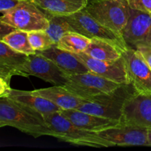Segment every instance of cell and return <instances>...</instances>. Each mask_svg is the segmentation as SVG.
Wrapping results in <instances>:
<instances>
[{
    "instance_id": "1",
    "label": "cell",
    "mask_w": 151,
    "mask_h": 151,
    "mask_svg": "<svg viewBox=\"0 0 151 151\" xmlns=\"http://www.w3.org/2000/svg\"><path fill=\"white\" fill-rule=\"evenodd\" d=\"M10 126L34 138L52 136L44 116L8 97H0V127Z\"/></svg>"
},
{
    "instance_id": "2",
    "label": "cell",
    "mask_w": 151,
    "mask_h": 151,
    "mask_svg": "<svg viewBox=\"0 0 151 151\" xmlns=\"http://www.w3.org/2000/svg\"><path fill=\"white\" fill-rule=\"evenodd\" d=\"M43 116L52 131V137L60 141L92 147H114L112 143L100 137L96 132L86 131L75 125L60 111Z\"/></svg>"
},
{
    "instance_id": "3",
    "label": "cell",
    "mask_w": 151,
    "mask_h": 151,
    "mask_svg": "<svg viewBox=\"0 0 151 151\" xmlns=\"http://www.w3.org/2000/svg\"><path fill=\"white\" fill-rule=\"evenodd\" d=\"M136 92L132 84L123 83L111 92L92 97L78 110L122 122L124 106Z\"/></svg>"
},
{
    "instance_id": "4",
    "label": "cell",
    "mask_w": 151,
    "mask_h": 151,
    "mask_svg": "<svg viewBox=\"0 0 151 151\" xmlns=\"http://www.w3.org/2000/svg\"><path fill=\"white\" fill-rule=\"evenodd\" d=\"M85 10L101 24L119 35L131 15L127 0H93L88 1Z\"/></svg>"
},
{
    "instance_id": "5",
    "label": "cell",
    "mask_w": 151,
    "mask_h": 151,
    "mask_svg": "<svg viewBox=\"0 0 151 151\" xmlns=\"http://www.w3.org/2000/svg\"><path fill=\"white\" fill-rule=\"evenodd\" d=\"M0 22L26 32L46 30L49 26L47 13L32 1H22L16 7L2 15Z\"/></svg>"
},
{
    "instance_id": "6",
    "label": "cell",
    "mask_w": 151,
    "mask_h": 151,
    "mask_svg": "<svg viewBox=\"0 0 151 151\" xmlns=\"http://www.w3.org/2000/svg\"><path fill=\"white\" fill-rule=\"evenodd\" d=\"M66 78L67 82L63 86L72 94L87 100L100 94L111 92L122 85L91 72L66 75Z\"/></svg>"
},
{
    "instance_id": "7",
    "label": "cell",
    "mask_w": 151,
    "mask_h": 151,
    "mask_svg": "<svg viewBox=\"0 0 151 151\" xmlns=\"http://www.w3.org/2000/svg\"><path fill=\"white\" fill-rule=\"evenodd\" d=\"M75 32L87 38L107 40L119 47L122 51L128 48L122 36L109 29L93 18L85 8L74 14L65 16Z\"/></svg>"
},
{
    "instance_id": "8",
    "label": "cell",
    "mask_w": 151,
    "mask_h": 151,
    "mask_svg": "<svg viewBox=\"0 0 151 151\" xmlns=\"http://www.w3.org/2000/svg\"><path fill=\"white\" fill-rule=\"evenodd\" d=\"M17 75L35 76L58 86H63L67 82L66 74L54 62L38 52L28 55L27 60L19 69Z\"/></svg>"
},
{
    "instance_id": "9",
    "label": "cell",
    "mask_w": 151,
    "mask_h": 151,
    "mask_svg": "<svg viewBox=\"0 0 151 151\" xmlns=\"http://www.w3.org/2000/svg\"><path fill=\"white\" fill-rule=\"evenodd\" d=\"M121 35L129 48L151 47V13L131 8L129 19Z\"/></svg>"
},
{
    "instance_id": "10",
    "label": "cell",
    "mask_w": 151,
    "mask_h": 151,
    "mask_svg": "<svg viewBox=\"0 0 151 151\" xmlns=\"http://www.w3.org/2000/svg\"><path fill=\"white\" fill-rule=\"evenodd\" d=\"M130 82L136 91L142 94H151V69L139 52L128 47L122 52Z\"/></svg>"
},
{
    "instance_id": "11",
    "label": "cell",
    "mask_w": 151,
    "mask_h": 151,
    "mask_svg": "<svg viewBox=\"0 0 151 151\" xmlns=\"http://www.w3.org/2000/svg\"><path fill=\"white\" fill-rule=\"evenodd\" d=\"M96 133L114 146H148V130L135 125L121 122Z\"/></svg>"
},
{
    "instance_id": "12",
    "label": "cell",
    "mask_w": 151,
    "mask_h": 151,
    "mask_svg": "<svg viewBox=\"0 0 151 151\" xmlns=\"http://www.w3.org/2000/svg\"><path fill=\"white\" fill-rule=\"evenodd\" d=\"M73 54L89 72L117 83H131L122 57L115 60H101L90 57L85 52Z\"/></svg>"
},
{
    "instance_id": "13",
    "label": "cell",
    "mask_w": 151,
    "mask_h": 151,
    "mask_svg": "<svg viewBox=\"0 0 151 151\" xmlns=\"http://www.w3.org/2000/svg\"><path fill=\"white\" fill-rule=\"evenodd\" d=\"M121 122L151 130V94H133L124 106Z\"/></svg>"
},
{
    "instance_id": "14",
    "label": "cell",
    "mask_w": 151,
    "mask_h": 151,
    "mask_svg": "<svg viewBox=\"0 0 151 151\" xmlns=\"http://www.w3.org/2000/svg\"><path fill=\"white\" fill-rule=\"evenodd\" d=\"M60 112L78 127L92 132H98L121 123L120 121L91 114L78 109L61 110Z\"/></svg>"
},
{
    "instance_id": "15",
    "label": "cell",
    "mask_w": 151,
    "mask_h": 151,
    "mask_svg": "<svg viewBox=\"0 0 151 151\" xmlns=\"http://www.w3.org/2000/svg\"><path fill=\"white\" fill-rule=\"evenodd\" d=\"M36 52L54 62L66 75L89 72L86 66L73 53L61 50L56 45L44 51Z\"/></svg>"
},
{
    "instance_id": "16",
    "label": "cell",
    "mask_w": 151,
    "mask_h": 151,
    "mask_svg": "<svg viewBox=\"0 0 151 151\" xmlns=\"http://www.w3.org/2000/svg\"><path fill=\"white\" fill-rule=\"evenodd\" d=\"M32 92L50 100L62 110L78 109L80 106L88 101L72 94L63 86L55 85L50 88L34 90Z\"/></svg>"
},
{
    "instance_id": "17",
    "label": "cell",
    "mask_w": 151,
    "mask_h": 151,
    "mask_svg": "<svg viewBox=\"0 0 151 151\" xmlns=\"http://www.w3.org/2000/svg\"><path fill=\"white\" fill-rule=\"evenodd\" d=\"M27 58V55L16 51L4 41H0V77L11 79L12 76L17 75L19 69Z\"/></svg>"
},
{
    "instance_id": "18",
    "label": "cell",
    "mask_w": 151,
    "mask_h": 151,
    "mask_svg": "<svg viewBox=\"0 0 151 151\" xmlns=\"http://www.w3.org/2000/svg\"><path fill=\"white\" fill-rule=\"evenodd\" d=\"M7 97L29 109L37 111L42 115L60 111L62 110L60 107L50 102V100L34 94L32 91H21L12 88Z\"/></svg>"
},
{
    "instance_id": "19",
    "label": "cell",
    "mask_w": 151,
    "mask_h": 151,
    "mask_svg": "<svg viewBox=\"0 0 151 151\" xmlns=\"http://www.w3.org/2000/svg\"><path fill=\"white\" fill-rule=\"evenodd\" d=\"M45 13L53 16L74 14L88 5L89 0H31Z\"/></svg>"
},
{
    "instance_id": "20",
    "label": "cell",
    "mask_w": 151,
    "mask_h": 151,
    "mask_svg": "<svg viewBox=\"0 0 151 151\" xmlns=\"http://www.w3.org/2000/svg\"><path fill=\"white\" fill-rule=\"evenodd\" d=\"M122 50L111 41L98 38H91L84 52L101 60H115L122 57Z\"/></svg>"
},
{
    "instance_id": "21",
    "label": "cell",
    "mask_w": 151,
    "mask_h": 151,
    "mask_svg": "<svg viewBox=\"0 0 151 151\" xmlns=\"http://www.w3.org/2000/svg\"><path fill=\"white\" fill-rule=\"evenodd\" d=\"M91 39L77 32H66L55 44L58 48L72 53L84 52Z\"/></svg>"
},
{
    "instance_id": "22",
    "label": "cell",
    "mask_w": 151,
    "mask_h": 151,
    "mask_svg": "<svg viewBox=\"0 0 151 151\" xmlns=\"http://www.w3.org/2000/svg\"><path fill=\"white\" fill-rule=\"evenodd\" d=\"M1 41L10 46L13 50L29 55L36 52L31 46L28 39V32L20 29H15L1 38Z\"/></svg>"
},
{
    "instance_id": "23",
    "label": "cell",
    "mask_w": 151,
    "mask_h": 151,
    "mask_svg": "<svg viewBox=\"0 0 151 151\" xmlns=\"http://www.w3.org/2000/svg\"><path fill=\"white\" fill-rule=\"evenodd\" d=\"M47 15L49 18V26L46 32L50 35L55 44L66 32H75L65 16H53L48 13Z\"/></svg>"
},
{
    "instance_id": "24",
    "label": "cell",
    "mask_w": 151,
    "mask_h": 151,
    "mask_svg": "<svg viewBox=\"0 0 151 151\" xmlns=\"http://www.w3.org/2000/svg\"><path fill=\"white\" fill-rule=\"evenodd\" d=\"M28 39L35 52H41L55 45L46 30H35L28 32Z\"/></svg>"
},
{
    "instance_id": "25",
    "label": "cell",
    "mask_w": 151,
    "mask_h": 151,
    "mask_svg": "<svg viewBox=\"0 0 151 151\" xmlns=\"http://www.w3.org/2000/svg\"><path fill=\"white\" fill-rule=\"evenodd\" d=\"M127 1L131 9L151 13V0H127Z\"/></svg>"
},
{
    "instance_id": "26",
    "label": "cell",
    "mask_w": 151,
    "mask_h": 151,
    "mask_svg": "<svg viewBox=\"0 0 151 151\" xmlns=\"http://www.w3.org/2000/svg\"><path fill=\"white\" fill-rule=\"evenodd\" d=\"M22 0H0V11L1 16L16 7Z\"/></svg>"
},
{
    "instance_id": "27",
    "label": "cell",
    "mask_w": 151,
    "mask_h": 151,
    "mask_svg": "<svg viewBox=\"0 0 151 151\" xmlns=\"http://www.w3.org/2000/svg\"><path fill=\"white\" fill-rule=\"evenodd\" d=\"M10 79L0 77V97H7L12 88L10 86Z\"/></svg>"
},
{
    "instance_id": "28",
    "label": "cell",
    "mask_w": 151,
    "mask_h": 151,
    "mask_svg": "<svg viewBox=\"0 0 151 151\" xmlns=\"http://www.w3.org/2000/svg\"><path fill=\"white\" fill-rule=\"evenodd\" d=\"M151 69V47H140L137 49Z\"/></svg>"
},
{
    "instance_id": "29",
    "label": "cell",
    "mask_w": 151,
    "mask_h": 151,
    "mask_svg": "<svg viewBox=\"0 0 151 151\" xmlns=\"http://www.w3.org/2000/svg\"><path fill=\"white\" fill-rule=\"evenodd\" d=\"M147 140H148V146L151 147V130H148V134H147Z\"/></svg>"
},
{
    "instance_id": "30",
    "label": "cell",
    "mask_w": 151,
    "mask_h": 151,
    "mask_svg": "<svg viewBox=\"0 0 151 151\" xmlns=\"http://www.w3.org/2000/svg\"><path fill=\"white\" fill-rule=\"evenodd\" d=\"M93 1V0H89V1Z\"/></svg>"
}]
</instances>
